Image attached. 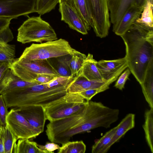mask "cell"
<instances>
[{
	"mask_svg": "<svg viewBox=\"0 0 153 153\" xmlns=\"http://www.w3.org/2000/svg\"><path fill=\"white\" fill-rule=\"evenodd\" d=\"M118 117L117 109L109 108L101 102L90 100L71 115L50 122L45 132L50 141L62 144L74 135L99 127L109 128Z\"/></svg>",
	"mask_w": 153,
	"mask_h": 153,
	"instance_id": "cell-1",
	"label": "cell"
},
{
	"mask_svg": "<svg viewBox=\"0 0 153 153\" xmlns=\"http://www.w3.org/2000/svg\"><path fill=\"white\" fill-rule=\"evenodd\" d=\"M120 37L125 45L128 68L141 85L153 63V30L135 21Z\"/></svg>",
	"mask_w": 153,
	"mask_h": 153,
	"instance_id": "cell-2",
	"label": "cell"
},
{
	"mask_svg": "<svg viewBox=\"0 0 153 153\" xmlns=\"http://www.w3.org/2000/svg\"><path fill=\"white\" fill-rule=\"evenodd\" d=\"M68 84L53 87L47 83L36 84L12 90L2 95L8 108L34 105L45 108L68 93L67 87Z\"/></svg>",
	"mask_w": 153,
	"mask_h": 153,
	"instance_id": "cell-3",
	"label": "cell"
},
{
	"mask_svg": "<svg viewBox=\"0 0 153 153\" xmlns=\"http://www.w3.org/2000/svg\"><path fill=\"white\" fill-rule=\"evenodd\" d=\"M17 40L22 44L52 41L58 39L52 27L40 16L29 17L18 29Z\"/></svg>",
	"mask_w": 153,
	"mask_h": 153,
	"instance_id": "cell-4",
	"label": "cell"
},
{
	"mask_svg": "<svg viewBox=\"0 0 153 153\" xmlns=\"http://www.w3.org/2000/svg\"><path fill=\"white\" fill-rule=\"evenodd\" d=\"M74 49L67 41L60 38L40 44L33 43L25 48L19 59L26 60L49 59L71 55Z\"/></svg>",
	"mask_w": 153,
	"mask_h": 153,
	"instance_id": "cell-5",
	"label": "cell"
},
{
	"mask_svg": "<svg viewBox=\"0 0 153 153\" xmlns=\"http://www.w3.org/2000/svg\"><path fill=\"white\" fill-rule=\"evenodd\" d=\"M10 69L24 81L34 82L37 74L60 76L49 59L26 60L15 59L10 63Z\"/></svg>",
	"mask_w": 153,
	"mask_h": 153,
	"instance_id": "cell-6",
	"label": "cell"
},
{
	"mask_svg": "<svg viewBox=\"0 0 153 153\" xmlns=\"http://www.w3.org/2000/svg\"><path fill=\"white\" fill-rule=\"evenodd\" d=\"M88 101L77 93H68L45 108L47 120L51 122L68 117L83 107Z\"/></svg>",
	"mask_w": 153,
	"mask_h": 153,
	"instance_id": "cell-7",
	"label": "cell"
},
{
	"mask_svg": "<svg viewBox=\"0 0 153 153\" xmlns=\"http://www.w3.org/2000/svg\"><path fill=\"white\" fill-rule=\"evenodd\" d=\"M93 22L92 27L97 36L108 35L111 26L107 0H87Z\"/></svg>",
	"mask_w": 153,
	"mask_h": 153,
	"instance_id": "cell-8",
	"label": "cell"
},
{
	"mask_svg": "<svg viewBox=\"0 0 153 153\" xmlns=\"http://www.w3.org/2000/svg\"><path fill=\"white\" fill-rule=\"evenodd\" d=\"M7 125L17 139L35 138L41 133L32 126L14 108L9 111Z\"/></svg>",
	"mask_w": 153,
	"mask_h": 153,
	"instance_id": "cell-9",
	"label": "cell"
},
{
	"mask_svg": "<svg viewBox=\"0 0 153 153\" xmlns=\"http://www.w3.org/2000/svg\"><path fill=\"white\" fill-rule=\"evenodd\" d=\"M36 0H0V17L13 19L36 13Z\"/></svg>",
	"mask_w": 153,
	"mask_h": 153,
	"instance_id": "cell-10",
	"label": "cell"
},
{
	"mask_svg": "<svg viewBox=\"0 0 153 153\" xmlns=\"http://www.w3.org/2000/svg\"><path fill=\"white\" fill-rule=\"evenodd\" d=\"M96 66L104 81L113 82L127 68L126 57L97 61Z\"/></svg>",
	"mask_w": 153,
	"mask_h": 153,
	"instance_id": "cell-11",
	"label": "cell"
},
{
	"mask_svg": "<svg viewBox=\"0 0 153 153\" xmlns=\"http://www.w3.org/2000/svg\"><path fill=\"white\" fill-rule=\"evenodd\" d=\"M59 11L61 21L67 24L70 28L83 35L88 34L91 27L75 9L65 3L62 2L59 3Z\"/></svg>",
	"mask_w": 153,
	"mask_h": 153,
	"instance_id": "cell-12",
	"label": "cell"
},
{
	"mask_svg": "<svg viewBox=\"0 0 153 153\" xmlns=\"http://www.w3.org/2000/svg\"><path fill=\"white\" fill-rule=\"evenodd\" d=\"M34 128L41 133L47 120L45 108L39 105H29L15 108Z\"/></svg>",
	"mask_w": 153,
	"mask_h": 153,
	"instance_id": "cell-13",
	"label": "cell"
},
{
	"mask_svg": "<svg viewBox=\"0 0 153 153\" xmlns=\"http://www.w3.org/2000/svg\"><path fill=\"white\" fill-rule=\"evenodd\" d=\"M112 82L89 80L79 74L74 77L67 87L68 93H79L88 90L102 88L106 91Z\"/></svg>",
	"mask_w": 153,
	"mask_h": 153,
	"instance_id": "cell-14",
	"label": "cell"
},
{
	"mask_svg": "<svg viewBox=\"0 0 153 153\" xmlns=\"http://www.w3.org/2000/svg\"><path fill=\"white\" fill-rule=\"evenodd\" d=\"M143 7L131 5L126 11L119 22L113 26V31L121 36L130 27L134 22L140 16Z\"/></svg>",
	"mask_w": 153,
	"mask_h": 153,
	"instance_id": "cell-15",
	"label": "cell"
},
{
	"mask_svg": "<svg viewBox=\"0 0 153 153\" xmlns=\"http://www.w3.org/2000/svg\"><path fill=\"white\" fill-rule=\"evenodd\" d=\"M13 38L12 32L9 27L0 34V61L11 63L14 60L15 45L7 43Z\"/></svg>",
	"mask_w": 153,
	"mask_h": 153,
	"instance_id": "cell-16",
	"label": "cell"
},
{
	"mask_svg": "<svg viewBox=\"0 0 153 153\" xmlns=\"http://www.w3.org/2000/svg\"><path fill=\"white\" fill-rule=\"evenodd\" d=\"M36 84H37L35 82L23 80L9 69L5 71L0 81V94L12 90Z\"/></svg>",
	"mask_w": 153,
	"mask_h": 153,
	"instance_id": "cell-17",
	"label": "cell"
},
{
	"mask_svg": "<svg viewBox=\"0 0 153 153\" xmlns=\"http://www.w3.org/2000/svg\"><path fill=\"white\" fill-rule=\"evenodd\" d=\"M110 21L114 26L121 19L127 9L134 4V0H107Z\"/></svg>",
	"mask_w": 153,
	"mask_h": 153,
	"instance_id": "cell-18",
	"label": "cell"
},
{
	"mask_svg": "<svg viewBox=\"0 0 153 153\" xmlns=\"http://www.w3.org/2000/svg\"><path fill=\"white\" fill-rule=\"evenodd\" d=\"M97 62L93 55L88 53L79 74L89 80L104 82L97 67Z\"/></svg>",
	"mask_w": 153,
	"mask_h": 153,
	"instance_id": "cell-19",
	"label": "cell"
},
{
	"mask_svg": "<svg viewBox=\"0 0 153 153\" xmlns=\"http://www.w3.org/2000/svg\"><path fill=\"white\" fill-rule=\"evenodd\" d=\"M62 2L65 3L75 9L87 24L92 27V19L87 0H59V3Z\"/></svg>",
	"mask_w": 153,
	"mask_h": 153,
	"instance_id": "cell-20",
	"label": "cell"
},
{
	"mask_svg": "<svg viewBox=\"0 0 153 153\" xmlns=\"http://www.w3.org/2000/svg\"><path fill=\"white\" fill-rule=\"evenodd\" d=\"M135 115L132 113L127 114L117 126V129L109 143V147L118 141L129 130L135 126Z\"/></svg>",
	"mask_w": 153,
	"mask_h": 153,
	"instance_id": "cell-21",
	"label": "cell"
},
{
	"mask_svg": "<svg viewBox=\"0 0 153 153\" xmlns=\"http://www.w3.org/2000/svg\"><path fill=\"white\" fill-rule=\"evenodd\" d=\"M140 85L146 101L150 108H153V63L148 69L143 82Z\"/></svg>",
	"mask_w": 153,
	"mask_h": 153,
	"instance_id": "cell-22",
	"label": "cell"
},
{
	"mask_svg": "<svg viewBox=\"0 0 153 153\" xmlns=\"http://www.w3.org/2000/svg\"><path fill=\"white\" fill-rule=\"evenodd\" d=\"M117 128V126L106 132L92 146V153H106L110 149L109 145Z\"/></svg>",
	"mask_w": 153,
	"mask_h": 153,
	"instance_id": "cell-23",
	"label": "cell"
},
{
	"mask_svg": "<svg viewBox=\"0 0 153 153\" xmlns=\"http://www.w3.org/2000/svg\"><path fill=\"white\" fill-rule=\"evenodd\" d=\"M37 143L28 139H19L14 145L13 153H44L38 147Z\"/></svg>",
	"mask_w": 153,
	"mask_h": 153,
	"instance_id": "cell-24",
	"label": "cell"
},
{
	"mask_svg": "<svg viewBox=\"0 0 153 153\" xmlns=\"http://www.w3.org/2000/svg\"><path fill=\"white\" fill-rule=\"evenodd\" d=\"M145 122L143 126L145 137L151 152L153 153V108L147 110L145 114Z\"/></svg>",
	"mask_w": 153,
	"mask_h": 153,
	"instance_id": "cell-25",
	"label": "cell"
},
{
	"mask_svg": "<svg viewBox=\"0 0 153 153\" xmlns=\"http://www.w3.org/2000/svg\"><path fill=\"white\" fill-rule=\"evenodd\" d=\"M153 0H146L141 15L135 21L149 28L153 29Z\"/></svg>",
	"mask_w": 153,
	"mask_h": 153,
	"instance_id": "cell-26",
	"label": "cell"
},
{
	"mask_svg": "<svg viewBox=\"0 0 153 153\" xmlns=\"http://www.w3.org/2000/svg\"><path fill=\"white\" fill-rule=\"evenodd\" d=\"M83 53L74 49L69 60V67L72 76L74 77L79 73L86 58Z\"/></svg>",
	"mask_w": 153,
	"mask_h": 153,
	"instance_id": "cell-27",
	"label": "cell"
},
{
	"mask_svg": "<svg viewBox=\"0 0 153 153\" xmlns=\"http://www.w3.org/2000/svg\"><path fill=\"white\" fill-rule=\"evenodd\" d=\"M86 146L82 140L68 141L62 144L58 149V153H84Z\"/></svg>",
	"mask_w": 153,
	"mask_h": 153,
	"instance_id": "cell-28",
	"label": "cell"
},
{
	"mask_svg": "<svg viewBox=\"0 0 153 153\" xmlns=\"http://www.w3.org/2000/svg\"><path fill=\"white\" fill-rule=\"evenodd\" d=\"M3 135L4 153H13L14 145L18 140L7 125L4 127Z\"/></svg>",
	"mask_w": 153,
	"mask_h": 153,
	"instance_id": "cell-29",
	"label": "cell"
},
{
	"mask_svg": "<svg viewBox=\"0 0 153 153\" xmlns=\"http://www.w3.org/2000/svg\"><path fill=\"white\" fill-rule=\"evenodd\" d=\"M69 55L58 60L56 68L57 71L60 76L65 77H73L69 67V60L71 58Z\"/></svg>",
	"mask_w": 153,
	"mask_h": 153,
	"instance_id": "cell-30",
	"label": "cell"
},
{
	"mask_svg": "<svg viewBox=\"0 0 153 153\" xmlns=\"http://www.w3.org/2000/svg\"><path fill=\"white\" fill-rule=\"evenodd\" d=\"M3 97L0 94V125L4 127L7 126L6 118L9 113Z\"/></svg>",
	"mask_w": 153,
	"mask_h": 153,
	"instance_id": "cell-31",
	"label": "cell"
},
{
	"mask_svg": "<svg viewBox=\"0 0 153 153\" xmlns=\"http://www.w3.org/2000/svg\"><path fill=\"white\" fill-rule=\"evenodd\" d=\"M131 72L129 69L127 68L126 70L120 75L116 82L114 86L120 90L124 88L125 85Z\"/></svg>",
	"mask_w": 153,
	"mask_h": 153,
	"instance_id": "cell-32",
	"label": "cell"
},
{
	"mask_svg": "<svg viewBox=\"0 0 153 153\" xmlns=\"http://www.w3.org/2000/svg\"><path fill=\"white\" fill-rule=\"evenodd\" d=\"M105 91V90L102 88L94 89L88 90L77 93L87 101H89L96 95Z\"/></svg>",
	"mask_w": 153,
	"mask_h": 153,
	"instance_id": "cell-33",
	"label": "cell"
},
{
	"mask_svg": "<svg viewBox=\"0 0 153 153\" xmlns=\"http://www.w3.org/2000/svg\"><path fill=\"white\" fill-rule=\"evenodd\" d=\"M38 147L43 151L44 153H53V151L59 149L60 147L56 143L52 142H47L45 145L38 144Z\"/></svg>",
	"mask_w": 153,
	"mask_h": 153,
	"instance_id": "cell-34",
	"label": "cell"
},
{
	"mask_svg": "<svg viewBox=\"0 0 153 153\" xmlns=\"http://www.w3.org/2000/svg\"><path fill=\"white\" fill-rule=\"evenodd\" d=\"M55 77L48 74H37L34 81L37 84H44L48 82Z\"/></svg>",
	"mask_w": 153,
	"mask_h": 153,
	"instance_id": "cell-35",
	"label": "cell"
},
{
	"mask_svg": "<svg viewBox=\"0 0 153 153\" xmlns=\"http://www.w3.org/2000/svg\"><path fill=\"white\" fill-rule=\"evenodd\" d=\"M11 18L0 17V34L7 27L9 26Z\"/></svg>",
	"mask_w": 153,
	"mask_h": 153,
	"instance_id": "cell-36",
	"label": "cell"
},
{
	"mask_svg": "<svg viewBox=\"0 0 153 153\" xmlns=\"http://www.w3.org/2000/svg\"><path fill=\"white\" fill-rule=\"evenodd\" d=\"M10 63L0 61V81L5 71L10 69Z\"/></svg>",
	"mask_w": 153,
	"mask_h": 153,
	"instance_id": "cell-37",
	"label": "cell"
},
{
	"mask_svg": "<svg viewBox=\"0 0 153 153\" xmlns=\"http://www.w3.org/2000/svg\"><path fill=\"white\" fill-rule=\"evenodd\" d=\"M146 0H134V4L138 7H143Z\"/></svg>",
	"mask_w": 153,
	"mask_h": 153,
	"instance_id": "cell-38",
	"label": "cell"
},
{
	"mask_svg": "<svg viewBox=\"0 0 153 153\" xmlns=\"http://www.w3.org/2000/svg\"><path fill=\"white\" fill-rule=\"evenodd\" d=\"M3 132V130L2 134L0 136V153H4Z\"/></svg>",
	"mask_w": 153,
	"mask_h": 153,
	"instance_id": "cell-39",
	"label": "cell"
},
{
	"mask_svg": "<svg viewBox=\"0 0 153 153\" xmlns=\"http://www.w3.org/2000/svg\"><path fill=\"white\" fill-rule=\"evenodd\" d=\"M4 128V127L1 125H0V136L2 133Z\"/></svg>",
	"mask_w": 153,
	"mask_h": 153,
	"instance_id": "cell-40",
	"label": "cell"
}]
</instances>
